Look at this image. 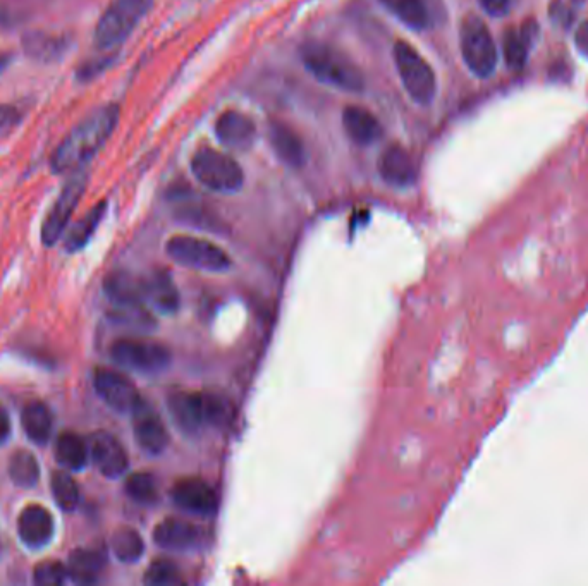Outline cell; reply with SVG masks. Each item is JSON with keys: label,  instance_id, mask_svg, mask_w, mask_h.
Masks as SVG:
<instances>
[{"label": "cell", "instance_id": "19", "mask_svg": "<svg viewBox=\"0 0 588 586\" xmlns=\"http://www.w3.org/2000/svg\"><path fill=\"white\" fill-rule=\"evenodd\" d=\"M269 138L274 152L284 164L293 169H300L307 164L305 143L291 126L281 121L270 123Z\"/></svg>", "mask_w": 588, "mask_h": 586}, {"label": "cell", "instance_id": "15", "mask_svg": "<svg viewBox=\"0 0 588 586\" xmlns=\"http://www.w3.org/2000/svg\"><path fill=\"white\" fill-rule=\"evenodd\" d=\"M379 174L394 188H410L417 183L418 169L411 153L394 143L380 153Z\"/></svg>", "mask_w": 588, "mask_h": 586}, {"label": "cell", "instance_id": "13", "mask_svg": "<svg viewBox=\"0 0 588 586\" xmlns=\"http://www.w3.org/2000/svg\"><path fill=\"white\" fill-rule=\"evenodd\" d=\"M88 447L93 463L105 478H121L128 471V452L114 435L104 430L95 432Z\"/></svg>", "mask_w": 588, "mask_h": 586}, {"label": "cell", "instance_id": "37", "mask_svg": "<svg viewBox=\"0 0 588 586\" xmlns=\"http://www.w3.org/2000/svg\"><path fill=\"white\" fill-rule=\"evenodd\" d=\"M576 11H578L576 0H554V4L551 6L552 19L561 28H568V26L573 25Z\"/></svg>", "mask_w": 588, "mask_h": 586}, {"label": "cell", "instance_id": "24", "mask_svg": "<svg viewBox=\"0 0 588 586\" xmlns=\"http://www.w3.org/2000/svg\"><path fill=\"white\" fill-rule=\"evenodd\" d=\"M23 49L37 61H59L69 50V38L66 35L30 31L23 37Z\"/></svg>", "mask_w": 588, "mask_h": 586}, {"label": "cell", "instance_id": "26", "mask_svg": "<svg viewBox=\"0 0 588 586\" xmlns=\"http://www.w3.org/2000/svg\"><path fill=\"white\" fill-rule=\"evenodd\" d=\"M21 422H23L28 439L38 446L47 444L52 437L54 416L50 413L49 406L42 401H31L26 404L23 415H21Z\"/></svg>", "mask_w": 588, "mask_h": 586}, {"label": "cell", "instance_id": "25", "mask_svg": "<svg viewBox=\"0 0 588 586\" xmlns=\"http://www.w3.org/2000/svg\"><path fill=\"white\" fill-rule=\"evenodd\" d=\"M104 568L105 556L100 550L78 549L69 556L68 573L74 583H81V585L95 583Z\"/></svg>", "mask_w": 588, "mask_h": 586}, {"label": "cell", "instance_id": "41", "mask_svg": "<svg viewBox=\"0 0 588 586\" xmlns=\"http://www.w3.org/2000/svg\"><path fill=\"white\" fill-rule=\"evenodd\" d=\"M575 47L583 57L588 59V21L578 26L575 33Z\"/></svg>", "mask_w": 588, "mask_h": 586}, {"label": "cell", "instance_id": "3", "mask_svg": "<svg viewBox=\"0 0 588 586\" xmlns=\"http://www.w3.org/2000/svg\"><path fill=\"white\" fill-rule=\"evenodd\" d=\"M152 7L154 0H112L95 26V45L104 52L119 49Z\"/></svg>", "mask_w": 588, "mask_h": 586}, {"label": "cell", "instance_id": "5", "mask_svg": "<svg viewBox=\"0 0 588 586\" xmlns=\"http://www.w3.org/2000/svg\"><path fill=\"white\" fill-rule=\"evenodd\" d=\"M460 49L466 68L480 80H487L496 73L497 47L489 28L475 14H468L461 21Z\"/></svg>", "mask_w": 588, "mask_h": 586}, {"label": "cell", "instance_id": "31", "mask_svg": "<svg viewBox=\"0 0 588 586\" xmlns=\"http://www.w3.org/2000/svg\"><path fill=\"white\" fill-rule=\"evenodd\" d=\"M111 547L114 556L126 564L140 561L141 556L145 554V542L140 533L133 528L117 530L112 537Z\"/></svg>", "mask_w": 588, "mask_h": 586}, {"label": "cell", "instance_id": "10", "mask_svg": "<svg viewBox=\"0 0 588 586\" xmlns=\"http://www.w3.org/2000/svg\"><path fill=\"white\" fill-rule=\"evenodd\" d=\"M93 387L98 397L117 413L131 415L143 401L136 385L112 368H97L93 373Z\"/></svg>", "mask_w": 588, "mask_h": 586}, {"label": "cell", "instance_id": "39", "mask_svg": "<svg viewBox=\"0 0 588 586\" xmlns=\"http://www.w3.org/2000/svg\"><path fill=\"white\" fill-rule=\"evenodd\" d=\"M111 64V59H95V61L85 62L83 66L78 68V80L80 81H90L97 76V74L102 73L107 66Z\"/></svg>", "mask_w": 588, "mask_h": 586}, {"label": "cell", "instance_id": "17", "mask_svg": "<svg viewBox=\"0 0 588 586\" xmlns=\"http://www.w3.org/2000/svg\"><path fill=\"white\" fill-rule=\"evenodd\" d=\"M169 413L179 430L186 434H198L205 425L202 392H176L167 399Z\"/></svg>", "mask_w": 588, "mask_h": 586}, {"label": "cell", "instance_id": "8", "mask_svg": "<svg viewBox=\"0 0 588 586\" xmlns=\"http://www.w3.org/2000/svg\"><path fill=\"white\" fill-rule=\"evenodd\" d=\"M166 251L174 262L190 269L224 272L231 267V258L226 251L209 239L181 234L167 241Z\"/></svg>", "mask_w": 588, "mask_h": 586}, {"label": "cell", "instance_id": "22", "mask_svg": "<svg viewBox=\"0 0 588 586\" xmlns=\"http://www.w3.org/2000/svg\"><path fill=\"white\" fill-rule=\"evenodd\" d=\"M537 33H539V26L533 21H527L520 28H509L504 31L503 55L509 68L521 69L527 64Z\"/></svg>", "mask_w": 588, "mask_h": 586}, {"label": "cell", "instance_id": "6", "mask_svg": "<svg viewBox=\"0 0 588 586\" xmlns=\"http://www.w3.org/2000/svg\"><path fill=\"white\" fill-rule=\"evenodd\" d=\"M394 62L406 92L418 105H430L437 93V80L429 62L408 42L394 45Z\"/></svg>", "mask_w": 588, "mask_h": 586}, {"label": "cell", "instance_id": "29", "mask_svg": "<svg viewBox=\"0 0 588 586\" xmlns=\"http://www.w3.org/2000/svg\"><path fill=\"white\" fill-rule=\"evenodd\" d=\"M105 210H107V202H100L95 207L86 212L83 219L78 220L71 231L66 236V251L69 253H76V251L83 250L88 241L92 239L93 234L100 226V222L104 219Z\"/></svg>", "mask_w": 588, "mask_h": 586}, {"label": "cell", "instance_id": "38", "mask_svg": "<svg viewBox=\"0 0 588 586\" xmlns=\"http://www.w3.org/2000/svg\"><path fill=\"white\" fill-rule=\"evenodd\" d=\"M23 119V112L16 107V105L2 104L0 105V131H7L18 126Z\"/></svg>", "mask_w": 588, "mask_h": 586}, {"label": "cell", "instance_id": "11", "mask_svg": "<svg viewBox=\"0 0 588 586\" xmlns=\"http://www.w3.org/2000/svg\"><path fill=\"white\" fill-rule=\"evenodd\" d=\"M174 504L191 516L210 518L219 509V497L212 485L198 477L183 478L171 490Z\"/></svg>", "mask_w": 588, "mask_h": 586}, {"label": "cell", "instance_id": "28", "mask_svg": "<svg viewBox=\"0 0 588 586\" xmlns=\"http://www.w3.org/2000/svg\"><path fill=\"white\" fill-rule=\"evenodd\" d=\"M389 13L411 30L422 31L430 25L429 7L425 0H380Z\"/></svg>", "mask_w": 588, "mask_h": 586}, {"label": "cell", "instance_id": "27", "mask_svg": "<svg viewBox=\"0 0 588 586\" xmlns=\"http://www.w3.org/2000/svg\"><path fill=\"white\" fill-rule=\"evenodd\" d=\"M90 458V447L80 435L64 432L56 442V459L68 471H81Z\"/></svg>", "mask_w": 588, "mask_h": 586}, {"label": "cell", "instance_id": "2", "mask_svg": "<svg viewBox=\"0 0 588 586\" xmlns=\"http://www.w3.org/2000/svg\"><path fill=\"white\" fill-rule=\"evenodd\" d=\"M301 61L315 80L341 92L360 93L365 78L355 62L329 43H305L300 50Z\"/></svg>", "mask_w": 588, "mask_h": 586}, {"label": "cell", "instance_id": "43", "mask_svg": "<svg viewBox=\"0 0 588 586\" xmlns=\"http://www.w3.org/2000/svg\"><path fill=\"white\" fill-rule=\"evenodd\" d=\"M11 64V55L9 54H0V74L6 71L7 66Z\"/></svg>", "mask_w": 588, "mask_h": 586}, {"label": "cell", "instance_id": "30", "mask_svg": "<svg viewBox=\"0 0 588 586\" xmlns=\"http://www.w3.org/2000/svg\"><path fill=\"white\" fill-rule=\"evenodd\" d=\"M203 415L207 427L226 428L233 422L234 404L219 392H202Z\"/></svg>", "mask_w": 588, "mask_h": 586}, {"label": "cell", "instance_id": "18", "mask_svg": "<svg viewBox=\"0 0 588 586\" xmlns=\"http://www.w3.org/2000/svg\"><path fill=\"white\" fill-rule=\"evenodd\" d=\"M255 133L257 128L252 119L236 110H227L215 121V135L229 148L243 150L250 147L255 140Z\"/></svg>", "mask_w": 588, "mask_h": 586}, {"label": "cell", "instance_id": "33", "mask_svg": "<svg viewBox=\"0 0 588 586\" xmlns=\"http://www.w3.org/2000/svg\"><path fill=\"white\" fill-rule=\"evenodd\" d=\"M124 489H126L129 499L135 501L136 504H141V506H152L159 501V487H157L154 475H150V473H143V471L133 473L126 480Z\"/></svg>", "mask_w": 588, "mask_h": 586}, {"label": "cell", "instance_id": "36", "mask_svg": "<svg viewBox=\"0 0 588 586\" xmlns=\"http://www.w3.org/2000/svg\"><path fill=\"white\" fill-rule=\"evenodd\" d=\"M69 578L68 568L57 561H47L38 564L33 573V581L42 586L64 585Z\"/></svg>", "mask_w": 588, "mask_h": 586}, {"label": "cell", "instance_id": "21", "mask_svg": "<svg viewBox=\"0 0 588 586\" xmlns=\"http://www.w3.org/2000/svg\"><path fill=\"white\" fill-rule=\"evenodd\" d=\"M141 282H143L145 303L155 308L157 312L166 313V315L178 312V287L174 286L171 275L164 270H157L154 274L141 279Z\"/></svg>", "mask_w": 588, "mask_h": 586}, {"label": "cell", "instance_id": "1", "mask_svg": "<svg viewBox=\"0 0 588 586\" xmlns=\"http://www.w3.org/2000/svg\"><path fill=\"white\" fill-rule=\"evenodd\" d=\"M121 117L117 104H107L90 112L69 131L50 157L54 174H73L86 169L98 152L107 145Z\"/></svg>", "mask_w": 588, "mask_h": 586}, {"label": "cell", "instance_id": "9", "mask_svg": "<svg viewBox=\"0 0 588 586\" xmlns=\"http://www.w3.org/2000/svg\"><path fill=\"white\" fill-rule=\"evenodd\" d=\"M88 184V171L81 169L71 174L68 183L64 184L56 202L50 208L49 214L43 220L42 241L45 246H54L68 229L69 220L85 195Z\"/></svg>", "mask_w": 588, "mask_h": 586}, {"label": "cell", "instance_id": "14", "mask_svg": "<svg viewBox=\"0 0 588 586\" xmlns=\"http://www.w3.org/2000/svg\"><path fill=\"white\" fill-rule=\"evenodd\" d=\"M155 544L172 552H191L196 550L205 540L200 526L193 525L184 519L167 518L160 521L154 530Z\"/></svg>", "mask_w": 588, "mask_h": 586}, {"label": "cell", "instance_id": "35", "mask_svg": "<svg viewBox=\"0 0 588 586\" xmlns=\"http://www.w3.org/2000/svg\"><path fill=\"white\" fill-rule=\"evenodd\" d=\"M145 583L150 586H174L181 585V571L174 562L169 559H159L150 564L145 573Z\"/></svg>", "mask_w": 588, "mask_h": 586}, {"label": "cell", "instance_id": "16", "mask_svg": "<svg viewBox=\"0 0 588 586\" xmlns=\"http://www.w3.org/2000/svg\"><path fill=\"white\" fill-rule=\"evenodd\" d=\"M54 518L49 509L38 504L25 507L18 519V533L21 542L30 549H42L54 538Z\"/></svg>", "mask_w": 588, "mask_h": 586}, {"label": "cell", "instance_id": "32", "mask_svg": "<svg viewBox=\"0 0 588 586\" xmlns=\"http://www.w3.org/2000/svg\"><path fill=\"white\" fill-rule=\"evenodd\" d=\"M9 477L21 489L35 487L40 478V466L31 452H14L13 458L9 461Z\"/></svg>", "mask_w": 588, "mask_h": 586}, {"label": "cell", "instance_id": "34", "mask_svg": "<svg viewBox=\"0 0 588 586\" xmlns=\"http://www.w3.org/2000/svg\"><path fill=\"white\" fill-rule=\"evenodd\" d=\"M52 485V495L56 499L57 504L64 511H74L78 504H80V487L68 470L56 471L50 480Z\"/></svg>", "mask_w": 588, "mask_h": 586}, {"label": "cell", "instance_id": "12", "mask_svg": "<svg viewBox=\"0 0 588 586\" xmlns=\"http://www.w3.org/2000/svg\"><path fill=\"white\" fill-rule=\"evenodd\" d=\"M133 415V434L136 444L141 451L147 452L150 456H159L169 446V432L166 423L162 422L154 409L150 408L145 401L131 413Z\"/></svg>", "mask_w": 588, "mask_h": 586}, {"label": "cell", "instance_id": "4", "mask_svg": "<svg viewBox=\"0 0 588 586\" xmlns=\"http://www.w3.org/2000/svg\"><path fill=\"white\" fill-rule=\"evenodd\" d=\"M191 172L198 183L215 193H236L245 183V174L236 160L214 148L196 150L191 159Z\"/></svg>", "mask_w": 588, "mask_h": 586}, {"label": "cell", "instance_id": "40", "mask_svg": "<svg viewBox=\"0 0 588 586\" xmlns=\"http://www.w3.org/2000/svg\"><path fill=\"white\" fill-rule=\"evenodd\" d=\"M480 6L492 18H503L509 13L511 2L509 0H480Z\"/></svg>", "mask_w": 588, "mask_h": 586}, {"label": "cell", "instance_id": "7", "mask_svg": "<svg viewBox=\"0 0 588 586\" xmlns=\"http://www.w3.org/2000/svg\"><path fill=\"white\" fill-rule=\"evenodd\" d=\"M111 358L119 367L141 375L166 372L172 361L171 349L147 339H119L111 346Z\"/></svg>", "mask_w": 588, "mask_h": 586}, {"label": "cell", "instance_id": "20", "mask_svg": "<svg viewBox=\"0 0 588 586\" xmlns=\"http://www.w3.org/2000/svg\"><path fill=\"white\" fill-rule=\"evenodd\" d=\"M343 128L350 140L360 147L374 145L384 135L379 119L370 110L350 105L343 112Z\"/></svg>", "mask_w": 588, "mask_h": 586}, {"label": "cell", "instance_id": "42", "mask_svg": "<svg viewBox=\"0 0 588 586\" xmlns=\"http://www.w3.org/2000/svg\"><path fill=\"white\" fill-rule=\"evenodd\" d=\"M11 435V418L6 409L0 406V444H4Z\"/></svg>", "mask_w": 588, "mask_h": 586}, {"label": "cell", "instance_id": "23", "mask_svg": "<svg viewBox=\"0 0 588 586\" xmlns=\"http://www.w3.org/2000/svg\"><path fill=\"white\" fill-rule=\"evenodd\" d=\"M104 291L114 306L145 305L143 300V282L128 272H112L104 282Z\"/></svg>", "mask_w": 588, "mask_h": 586}]
</instances>
